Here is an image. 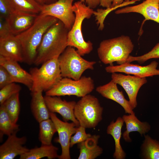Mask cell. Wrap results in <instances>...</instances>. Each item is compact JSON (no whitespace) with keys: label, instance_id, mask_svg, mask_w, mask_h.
Instances as JSON below:
<instances>
[{"label":"cell","instance_id":"obj_34","mask_svg":"<svg viewBox=\"0 0 159 159\" xmlns=\"http://www.w3.org/2000/svg\"><path fill=\"white\" fill-rule=\"evenodd\" d=\"M13 82L11 77L6 69L0 65V89Z\"/></svg>","mask_w":159,"mask_h":159},{"label":"cell","instance_id":"obj_13","mask_svg":"<svg viewBox=\"0 0 159 159\" xmlns=\"http://www.w3.org/2000/svg\"><path fill=\"white\" fill-rule=\"evenodd\" d=\"M44 97L50 112L58 113L62 116L64 121L70 120L75 123L77 127L80 125L74 113L76 102L62 100L59 96L45 95Z\"/></svg>","mask_w":159,"mask_h":159},{"label":"cell","instance_id":"obj_9","mask_svg":"<svg viewBox=\"0 0 159 159\" xmlns=\"http://www.w3.org/2000/svg\"><path fill=\"white\" fill-rule=\"evenodd\" d=\"M74 0H57L49 4L42 5L40 14L50 16L62 22L69 31L72 28L75 19L72 9Z\"/></svg>","mask_w":159,"mask_h":159},{"label":"cell","instance_id":"obj_30","mask_svg":"<svg viewBox=\"0 0 159 159\" xmlns=\"http://www.w3.org/2000/svg\"><path fill=\"white\" fill-rule=\"evenodd\" d=\"M159 58V43L157 44L149 52L143 55L134 57L130 55L126 62L131 63L134 61L138 62L141 64L152 59Z\"/></svg>","mask_w":159,"mask_h":159},{"label":"cell","instance_id":"obj_10","mask_svg":"<svg viewBox=\"0 0 159 159\" xmlns=\"http://www.w3.org/2000/svg\"><path fill=\"white\" fill-rule=\"evenodd\" d=\"M50 118L54 122L58 135V138L55 141L59 143L62 149L61 154L58 158L70 159V139L72 135L75 133L77 127L73 122L69 123L61 120L54 113L50 112Z\"/></svg>","mask_w":159,"mask_h":159},{"label":"cell","instance_id":"obj_20","mask_svg":"<svg viewBox=\"0 0 159 159\" xmlns=\"http://www.w3.org/2000/svg\"><path fill=\"white\" fill-rule=\"evenodd\" d=\"M122 118L125 124L126 129L122 134V137L126 142L132 141L129 136L130 132H137L142 136L148 132L150 130L151 126L149 123L140 121L135 115L134 112L128 115H124Z\"/></svg>","mask_w":159,"mask_h":159},{"label":"cell","instance_id":"obj_3","mask_svg":"<svg viewBox=\"0 0 159 159\" xmlns=\"http://www.w3.org/2000/svg\"><path fill=\"white\" fill-rule=\"evenodd\" d=\"M134 47L130 37L122 35L102 41L97 53L100 59L104 64L112 65L116 62L120 65L126 62Z\"/></svg>","mask_w":159,"mask_h":159},{"label":"cell","instance_id":"obj_23","mask_svg":"<svg viewBox=\"0 0 159 159\" xmlns=\"http://www.w3.org/2000/svg\"><path fill=\"white\" fill-rule=\"evenodd\" d=\"M100 136L98 135H92L86 141L78 144L80 154L78 159H94L103 153V149L98 145Z\"/></svg>","mask_w":159,"mask_h":159},{"label":"cell","instance_id":"obj_35","mask_svg":"<svg viewBox=\"0 0 159 159\" xmlns=\"http://www.w3.org/2000/svg\"><path fill=\"white\" fill-rule=\"evenodd\" d=\"M10 33L5 19L0 17V37Z\"/></svg>","mask_w":159,"mask_h":159},{"label":"cell","instance_id":"obj_19","mask_svg":"<svg viewBox=\"0 0 159 159\" xmlns=\"http://www.w3.org/2000/svg\"><path fill=\"white\" fill-rule=\"evenodd\" d=\"M96 90L103 97L120 105L125 113L130 114L134 112L129 101L125 98L122 91L119 90L117 84L112 80L106 84L98 86Z\"/></svg>","mask_w":159,"mask_h":159},{"label":"cell","instance_id":"obj_22","mask_svg":"<svg viewBox=\"0 0 159 159\" xmlns=\"http://www.w3.org/2000/svg\"><path fill=\"white\" fill-rule=\"evenodd\" d=\"M124 122L122 118L119 117L115 122L114 120L112 121L107 129V133L111 135L114 140L115 150L113 156L115 159H124L126 156V154L120 143L122 128Z\"/></svg>","mask_w":159,"mask_h":159},{"label":"cell","instance_id":"obj_32","mask_svg":"<svg viewBox=\"0 0 159 159\" xmlns=\"http://www.w3.org/2000/svg\"><path fill=\"white\" fill-rule=\"evenodd\" d=\"M85 129L80 125L77 127L75 133L71 137L70 139V148L76 144L86 141L92 136L91 134L86 132Z\"/></svg>","mask_w":159,"mask_h":159},{"label":"cell","instance_id":"obj_27","mask_svg":"<svg viewBox=\"0 0 159 159\" xmlns=\"http://www.w3.org/2000/svg\"><path fill=\"white\" fill-rule=\"evenodd\" d=\"M19 125L13 123L2 105L0 106V139L4 135L9 136L19 130Z\"/></svg>","mask_w":159,"mask_h":159},{"label":"cell","instance_id":"obj_7","mask_svg":"<svg viewBox=\"0 0 159 159\" xmlns=\"http://www.w3.org/2000/svg\"><path fill=\"white\" fill-rule=\"evenodd\" d=\"M103 110L98 99L89 94L76 102L74 113L80 126L95 128L102 120Z\"/></svg>","mask_w":159,"mask_h":159},{"label":"cell","instance_id":"obj_12","mask_svg":"<svg viewBox=\"0 0 159 159\" xmlns=\"http://www.w3.org/2000/svg\"><path fill=\"white\" fill-rule=\"evenodd\" d=\"M158 65V63L155 61L145 66L126 62L117 65H110L105 68V70L109 73L122 72L140 77H146L159 75V69L157 68Z\"/></svg>","mask_w":159,"mask_h":159},{"label":"cell","instance_id":"obj_17","mask_svg":"<svg viewBox=\"0 0 159 159\" xmlns=\"http://www.w3.org/2000/svg\"><path fill=\"white\" fill-rule=\"evenodd\" d=\"M159 0H145L138 5L116 10L117 14L135 12L142 14L145 20H151L159 24Z\"/></svg>","mask_w":159,"mask_h":159},{"label":"cell","instance_id":"obj_39","mask_svg":"<svg viewBox=\"0 0 159 159\" xmlns=\"http://www.w3.org/2000/svg\"><path fill=\"white\" fill-rule=\"evenodd\" d=\"M56 1V0H45V4H51L55 2Z\"/></svg>","mask_w":159,"mask_h":159},{"label":"cell","instance_id":"obj_18","mask_svg":"<svg viewBox=\"0 0 159 159\" xmlns=\"http://www.w3.org/2000/svg\"><path fill=\"white\" fill-rule=\"evenodd\" d=\"M0 56L23 62L21 45L16 36L10 33L0 37Z\"/></svg>","mask_w":159,"mask_h":159},{"label":"cell","instance_id":"obj_4","mask_svg":"<svg viewBox=\"0 0 159 159\" xmlns=\"http://www.w3.org/2000/svg\"><path fill=\"white\" fill-rule=\"evenodd\" d=\"M75 19L71 29L68 33L67 46L75 47L81 56L90 53L92 50L93 44L90 41H86L82 32L83 21L90 18L94 11L81 1L75 2L72 6Z\"/></svg>","mask_w":159,"mask_h":159},{"label":"cell","instance_id":"obj_16","mask_svg":"<svg viewBox=\"0 0 159 159\" xmlns=\"http://www.w3.org/2000/svg\"><path fill=\"white\" fill-rule=\"evenodd\" d=\"M18 62L13 59L0 56V65L8 71L13 82L23 84L31 91L33 84L32 76L30 73L23 69Z\"/></svg>","mask_w":159,"mask_h":159},{"label":"cell","instance_id":"obj_24","mask_svg":"<svg viewBox=\"0 0 159 159\" xmlns=\"http://www.w3.org/2000/svg\"><path fill=\"white\" fill-rule=\"evenodd\" d=\"M58 148L52 144L49 145H41L29 149V150L20 156V159H40L47 157L48 159L58 158L57 154Z\"/></svg>","mask_w":159,"mask_h":159},{"label":"cell","instance_id":"obj_31","mask_svg":"<svg viewBox=\"0 0 159 159\" xmlns=\"http://www.w3.org/2000/svg\"><path fill=\"white\" fill-rule=\"evenodd\" d=\"M21 90V86L15 82L9 84L0 90V104H2L5 101L15 94L19 93Z\"/></svg>","mask_w":159,"mask_h":159},{"label":"cell","instance_id":"obj_14","mask_svg":"<svg viewBox=\"0 0 159 159\" xmlns=\"http://www.w3.org/2000/svg\"><path fill=\"white\" fill-rule=\"evenodd\" d=\"M38 15L15 10L4 19L10 33L16 36L29 28Z\"/></svg>","mask_w":159,"mask_h":159},{"label":"cell","instance_id":"obj_15","mask_svg":"<svg viewBox=\"0 0 159 159\" xmlns=\"http://www.w3.org/2000/svg\"><path fill=\"white\" fill-rule=\"evenodd\" d=\"M17 133L8 136L6 141L0 146V159H13L29 150L24 146L27 141L26 137H18Z\"/></svg>","mask_w":159,"mask_h":159},{"label":"cell","instance_id":"obj_8","mask_svg":"<svg viewBox=\"0 0 159 159\" xmlns=\"http://www.w3.org/2000/svg\"><path fill=\"white\" fill-rule=\"evenodd\" d=\"M95 88L94 82L90 77L82 76L77 80L62 77L52 88L45 92L52 96L74 95L82 97L92 92Z\"/></svg>","mask_w":159,"mask_h":159},{"label":"cell","instance_id":"obj_26","mask_svg":"<svg viewBox=\"0 0 159 159\" xmlns=\"http://www.w3.org/2000/svg\"><path fill=\"white\" fill-rule=\"evenodd\" d=\"M39 139L41 145L52 144L53 136L57 130L55 125L50 118L43 120L39 123Z\"/></svg>","mask_w":159,"mask_h":159},{"label":"cell","instance_id":"obj_1","mask_svg":"<svg viewBox=\"0 0 159 159\" xmlns=\"http://www.w3.org/2000/svg\"><path fill=\"white\" fill-rule=\"evenodd\" d=\"M58 21L54 17L39 14L29 28L16 36L21 45L23 62L29 65L34 64L37 50L45 33Z\"/></svg>","mask_w":159,"mask_h":159},{"label":"cell","instance_id":"obj_11","mask_svg":"<svg viewBox=\"0 0 159 159\" xmlns=\"http://www.w3.org/2000/svg\"><path fill=\"white\" fill-rule=\"evenodd\" d=\"M111 77L113 81L121 86L125 90L131 105L134 109L137 105V97L138 92L141 87L147 82L146 77L129 74L125 75L116 72L112 73Z\"/></svg>","mask_w":159,"mask_h":159},{"label":"cell","instance_id":"obj_42","mask_svg":"<svg viewBox=\"0 0 159 159\" xmlns=\"http://www.w3.org/2000/svg\"></svg>","mask_w":159,"mask_h":159},{"label":"cell","instance_id":"obj_33","mask_svg":"<svg viewBox=\"0 0 159 159\" xmlns=\"http://www.w3.org/2000/svg\"><path fill=\"white\" fill-rule=\"evenodd\" d=\"M15 10L11 0H0V17L5 19Z\"/></svg>","mask_w":159,"mask_h":159},{"label":"cell","instance_id":"obj_2","mask_svg":"<svg viewBox=\"0 0 159 159\" xmlns=\"http://www.w3.org/2000/svg\"><path fill=\"white\" fill-rule=\"evenodd\" d=\"M69 30L58 21L45 33L37 50L34 64H42L47 61L59 57L67 46Z\"/></svg>","mask_w":159,"mask_h":159},{"label":"cell","instance_id":"obj_28","mask_svg":"<svg viewBox=\"0 0 159 159\" xmlns=\"http://www.w3.org/2000/svg\"><path fill=\"white\" fill-rule=\"evenodd\" d=\"M1 105L4 107L12 122L16 124L20 110L19 93L14 94Z\"/></svg>","mask_w":159,"mask_h":159},{"label":"cell","instance_id":"obj_40","mask_svg":"<svg viewBox=\"0 0 159 159\" xmlns=\"http://www.w3.org/2000/svg\"><path fill=\"white\" fill-rule=\"evenodd\" d=\"M39 4L42 5L45 4V0H36Z\"/></svg>","mask_w":159,"mask_h":159},{"label":"cell","instance_id":"obj_25","mask_svg":"<svg viewBox=\"0 0 159 159\" xmlns=\"http://www.w3.org/2000/svg\"><path fill=\"white\" fill-rule=\"evenodd\" d=\"M144 140L141 146V155L145 159H159V142L148 135H144Z\"/></svg>","mask_w":159,"mask_h":159},{"label":"cell","instance_id":"obj_43","mask_svg":"<svg viewBox=\"0 0 159 159\" xmlns=\"http://www.w3.org/2000/svg\"><path fill=\"white\" fill-rule=\"evenodd\" d=\"M56 1H57V0H56Z\"/></svg>","mask_w":159,"mask_h":159},{"label":"cell","instance_id":"obj_5","mask_svg":"<svg viewBox=\"0 0 159 159\" xmlns=\"http://www.w3.org/2000/svg\"><path fill=\"white\" fill-rule=\"evenodd\" d=\"M58 57L49 60L39 68H31L29 73L33 79L31 92L39 91L45 92L52 88L62 78Z\"/></svg>","mask_w":159,"mask_h":159},{"label":"cell","instance_id":"obj_21","mask_svg":"<svg viewBox=\"0 0 159 159\" xmlns=\"http://www.w3.org/2000/svg\"><path fill=\"white\" fill-rule=\"evenodd\" d=\"M43 92L39 91L31 92L30 107L32 114L39 123L50 118V112L46 104Z\"/></svg>","mask_w":159,"mask_h":159},{"label":"cell","instance_id":"obj_37","mask_svg":"<svg viewBox=\"0 0 159 159\" xmlns=\"http://www.w3.org/2000/svg\"><path fill=\"white\" fill-rule=\"evenodd\" d=\"M113 0H100V5L106 8L111 7Z\"/></svg>","mask_w":159,"mask_h":159},{"label":"cell","instance_id":"obj_29","mask_svg":"<svg viewBox=\"0 0 159 159\" xmlns=\"http://www.w3.org/2000/svg\"><path fill=\"white\" fill-rule=\"evenodd\" d=\"M16 10L36 14L41 11L42 5L36 0H11Z\"/></svg>","mask_w":159,"mask_h":159},{"label":"cell","instance_id":"obj_36","mask_svg":"<svg viewBox=\"0 0 159 159\" xmlns=\"http://www.w3.org/2000/svg\"><path fill=\"white\" fill-rule=\"evenodd\" d=\"M90 8L93 9L100 5V0H80Z\"/></svg>","mask_w":159,"mask_h":159},{"label":"cell","instance_id":"obj_6","mask_svg":"<svg viewBox=\"0 0 159 159\" xmlns=\"http://www.w3.org/2000/svg\"><path fill=\"white\" fill-rule=\"evenodd\" d=\"M58 61L62 77L75 80H79L86 70H93L96 63L83 58L74 47L68 46L58 57Z\"/></svg>","mask_w":159,"mask_h":159},{"label":"cell","instance_id":"obj_38","mask_svg":"<svg viewBox=\"0 0 159 159\" xmlns=\"http://www.w3.org/2000/svg\"><path fill=\"white\" fill-rule=\"evenodd\" d=\"M123 0H113L111 6L110 8L114 10L117 8L122 5Z\"/></svg>","mask_w":159,"mask_h":159},{"label":"cell","instance_id":"obj_41","mask_svg":"<svg viewBox=\"0 0 159 159\" xmlns=\"http://www.w3.org/2000/svg\"><path fill=\"white\" fill-rule=\"evenodd\" d=\"M136 0H125V2H129L135 1Z\"/></svg>","mask_w":159,"mask_h":159}]
</instances>
